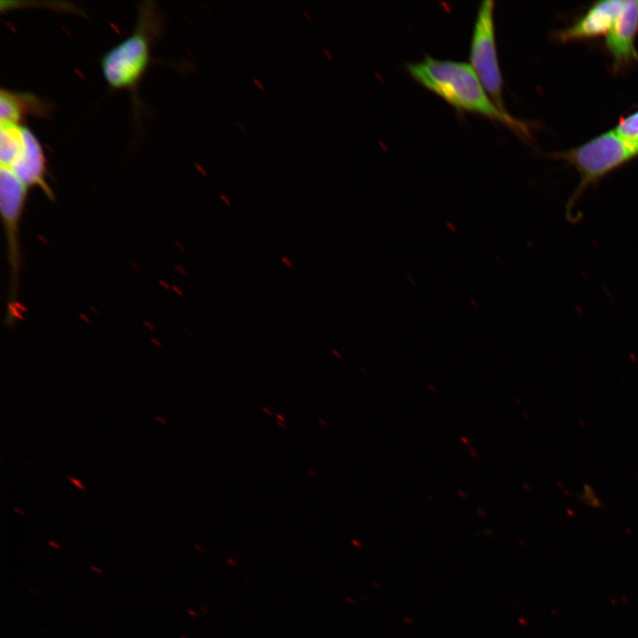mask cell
Masks as SVG:
<instances>
[{"instance_id":"9c48e42d","label":"cell","mask_w":638,"mask_h":638,"mask_svg":"<svg viewBox=\"0 0 638 638\" xmlns=\"http://www.w3.org/2000/svg\"><path fill=\"white\" fill-rule=\"evenodd\" d=\"M51 113L50 102L29 92L0 91V121L3 123L21 125L27 116L48 118Z\"/></svg>"},{"instance_id":"277c9868","label":"cell","mask_w":638,"mask_h":638,"mask_svg":"<svg viewBox=\"0 0 638 638\" xmlns=\"http://www.w3.org/2000/svg\"><path fill=\"white\" fill-rule=\"evenodd\" d=\"M28 188L12 169L0 167V209L5 235L10 286L6 311V323L12 325L20 319L22 310L19 302V291L22 253L19 230L26 206Z\"/></svg>"},{"instance_id":"8992f818","label":"cell","mask_w":638,"mask_h":638,"mask_svg":"<svg viewBox=\"0 0 638 638\" xmlns=\"http://www.w3.org/2000/svg\"><path fill=\"white\" fill-rule=\"evenodd\" d=\"M638 34V0L624 1L623 8L605 36V47L615 69L638 61L635 39Z\"/></svg>"},{"instance_id":"6da1fadb","label":"cell","mask_w":638,"mask_h":638,"mask_svg":"<svg viewBox=\"0 0 638 638\" xmlns=\"http://www.w3.org/2000/svg\"><path fill=\"white\" fill-rule=\"evenodd\" d=\"M411 77L461 112L482 115L501 122L524 139L531 138L529 127L502 111L487 96L470 64L426 57L408 63Z\"/></svg>"},{"instance_id":"9a60e30c","label":"cell","mask_w":638,"mask_h":638,"mask_svg":"<svg viewBox=\"0 0 638 638\" xmlns=\"http://www.w3.org/2000/svg\"><path fill=\"white\" fill-rule=\"evenodd\" d=\"M220 197L222 198V199L228 206H230V205H231V203H230V199H229L228 197H225V196L222 195V194H221Z\"/></svg>"},{"instance_id":"ba28073f","label":"cell","mask_w":638,"mask_h":638,"mask_svg":"<svg viewBox=\"0 0 638 638\" xmlns=\"http://www.w3.org/2000/svg\"><path fill=\"white\" fill-rule=\"evenodd\" d=\"M9 168L28 189L37 187L50 199L54 198L53 191L46 180L47 169L43 150L33 132L27 128H25L23 148Z\"/></svg>"},{"instance_id":"3957f363","label":"cell","mask_w":638,"mask_h":638,"mask_svg":"<svg viewBox=\"0 0 638 638\" xmlns=\"http://www.w3.org/2000/svg\"><path fill=\"white\" fill-rule=\"evenodd\" d=\"M638 156V144L615 129L606 131L589 141L567 151L556 152L555 158L572 166L580 182L566 206L568 219L583 192L606 175Z\"/></svg>"},{"instance_id":"5bb4252c","label":"cell","mask_w":638,"mask_h":638,"mask_svg":"<svg viewBox=\"0 0 638 638\" xmlns=\"http://www.w3.org/2000/svg\"><path fill=\"white\" fill-rule=\"evenodd\" d=\"M48 544H49L50 546H51L52 548H54V549H60V546H59L58 543H56V542H54V541H48Z\"/></svg>"},{"instance_id":"30bf717a","label":"cell","mask_w":638,"mask_h":638,"mask_svg":"<svg viewBox=\"0 0 638 638\" xmlns=\"http://www.w3.org/2000/svg\"><path fill=\"white\" fill-rule=\"evenodd\" d=\"M25 128L22 125L1 122L0 126V163L4 167H11L19 152L25 141Z\"/></svg>"},{"instance_id":"8fae6325","label":"cell","mask_w":638,"mask_h":638,"mask_svg":"<svg viewBox=\"0 0 638 638\" xmlns=\"http://www.w3.org/2000/svg\"><path fill=\"white\" fill-rule=\"evenodd\" d=\"M614 129L624 137L638 144V110L623 117Z\"/></svg>"},{"instance_id":"5b68a950","label":"cell","mask_w":638,"mask_h":638,"mask_svg":"<svg viewBox=\"0 0 638 638\" xmlns=\"http://www.w3.org/2000/svg\"><path fill=\"white\" fill-rule=\"evenodd\" d=\"M494 10V3L491 0L482 2L478 8L471 41L470 59L490 98L502 111L507 112L502 98V78L497 57Z\"/></svg>"},{"instance_id":"7a4b0ae2","label":"cell","mask_w":638,"mask_h":638,"mask_svg":"<svg viewBox=\"0 0 638 638\" xmlns=\"http://www.w3.org/2000/svg\"><path fill=\"white\" fill-rule=\"evenodd\" d=\"M160 28V17L153 3L143 4L133 33L101 59L102 73L109 86L135 89L149 66L152 43Z\"/></svg>"},{"instance_id":"4fadbf2b","label":"cell","mask_w":638,"mask_h":638,"mask_svg":"<svg viewBox=\"0 0 638 638\" xmlns=\"http://www.w3.org/2000/svg\"><path fill=\"white\" fill-rule=\"evenodd\" d=\"M281 261H282V262L284 263V265L285 267H287V268H293V264H292V261H291L290 259H288L287 257L282 256V257H281Z\"/></svg>"},{"instance_id":"52a82bcc","label":"cell","mask_w":638,"mask_h":638,"mask_svg":"<svg viewBox=\"0 0 638 638\" xmlns=\"http://www.w3.org/2000/svg\"><path fill=\"white\" fill-rule=\"evenodd\" d=\"M623 5L624 1L622 0L595 2L571 26L557 31L556 38L565 43L601 35L606 36L614 26Z\"/></svg>"},{"instance_id":"2e32d148","label":"cell","mask_w":638,"mask_h":638,"mask_svg":"<svg viewBox=\"0 0 638 638\" xmlns=\"http://www.w3.org/2000/svg\"><path fill=\"white\" fill-rule=\"evenodd\" d=\"M90 568H91V570L97 572L99 573V574L102 573V570L97 568L96 566H90Z\"/></svg>"},{"instance_id":"7c38bea8","label":"cell","mask_w":638,"mask_h":638,"mask_svg":"<svg viewBox=\"0 0 638 638\" xmlns=\"http://www.w3.org/2000/svg\"><path fill=\"white\" fill-rule=\"evenodd\" d=\"M68 479L81 490H83V491L85 490V487L82 486V484L77 478L68 477Z\"/></svg>"}]
</instances>
